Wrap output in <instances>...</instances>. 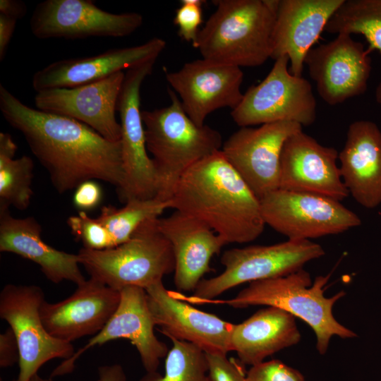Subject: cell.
Segmentation results:
<instances>
[{
  "mask_svg": "<svg viewBox=\"0 0 381 381\" xmlns=\"http://www.w3.org/2000/svg\"><path fill=\"white\" fill-rule=\"evenodd\" d=\"M0 111L24 136L59 193L98 179L116 188L123 183L121 142L107 140L88 126L34 109L0 84Z\"/></svg>",
  "mask_w": 381,
  "mask_h": 381,
  "instance_id": "1",
  "label": "cell"
},
{
  "mask_svg": "<svg viewBox=\"0 0 381 381\" xmlns=\"http://www.w3.org/2000/svg\"><path fill=\"white\" fill-rule=\"evenodd\" d=\"M169 201L171 208L202 222L226 244L253 241L265 226L260 200L221 150L190 167Z\"/></svg>",
  "mask_w": 381,
  "mask_h": 381,
  "instance_id": "2",
  "label": "cell"
},
{
  "mask_svg": "<svg viewBox=\"0 0 381 381\" xmlns=\"http://www.w3.org/2000/svg\"><path fill=\"white\" fill-rule=\"evenodd\" d=\"M193 47L203 59L255 67L271 56V37L278 0H218Z\"/></svg>",
  "mask_w": 381,
  "mask_h": 381,
  "instance_id": "3",
  "label": "cell"
},
{
  "mask_svg": "<svg viewBox=\"0 0 381 381\" xmlns=\"http://www.w3.org/2000/svg\"><path fill=\"white\" fill-rule=\"evenodd\" d=\"M171 104L143 110L147 152L157 179L155 198L169 201L183 174L203 158L220 150L222 140L215 129L196 125L183 109L180 99L168 89Z\"/></svg>",
  "mask_w": 381,
  "mask_h": 381,
  "instance_id": "4",
  "label": "cell"
},
{
  "mask_svg": "<svg viewBox=\"0 0 381 381\" xmlns=\"http://www.w3.org/2000/svg\"><path fill=\"white\" fill-rule=\"evenodd\" d=\"M329 276H318L313 282L303 268L286 276L258 280L224 303L234 308L267 306L280 308L305 322L313 330L316 349L324 355L331 339H352L355 332L341 324L333 314L335 303L346 293L339 291L331 297L325 296Z\"/></svg>",
  "mask_w": 381,
  "mask_h": 381,
  "instance_id": "5",
  "label": "cell"
},
{
  "mask_svg": "<svg viewBox=\"0 0 381 381\" xmlns=\"http://www.w3.org/2000/svg\"><path fill=\"white\" fill-rule=\"evenodd\" d=\"M157 220L144 222L128 241L116 247L100 250L82 248L77 253L80 265L90 278L118 291L128 286L145 289L162 281L174 271L175 260Z\"/></svg>",
  "mask_w": 381,
  "mask_h": 381,
  "instance_id": "6",
  "label": "cell"
},
{
  "mask_svg": "<svg viewBox=\"0 0 381 381\" xmlns=\"http://www.w3.org/2000/svg\"><path fill=\"white\" fill-rule=\"evenodd\" d=\"M322 246L310 240H289L272 245H253L224 252V270L198 284L190 300L205 303L244 283L283 277L303 269L325 255Z\"/></svg>",
  "mask_w": 381,
  "mask_h": 381,
  "instance_id": "7",
  "label": "cell"
},
{
  "mask_svg": "<svg viewBox=\"0 0 381 381\" xmlns=\"http://www.w3.org/2000/svg\"><path fill=\"white\" fill-rule=\"evenodd\" d=\"M274 61L267 75L249 87L231 110V116L240 127L279 121L296 122L303 127L315 122L317 103L310 83L289 71L287 56Z\"/></svg>",
  "mask_w": 381,
  "mask_h": 381,
  "instance_id": "8",
  "label": "cell"
},
{
  "mask_svg": "<svg viewBox=\"0 0 381 381\" xmlns=\"http://www.w3.org/2000/svg\"><path fill=\"white\" fill-rule=\"evenodd\" d=\"M265 225L289 240H311L344 233L361 219L341 202L308 193L277 189L260 200Z\"/></svg>",
  "mask_w": 381,
  "mask_h": 381,
  "instance_id": "9",
  "label": "cell"
},
{
  "mask_svg": "<svg viewBox=\"0 0 381 381\" xmlns=\"http://www.w3.org/2000/svg\"><path fill=\"white\" fill-rule=\"evenodd\" d=\"M156 60L127 70L117 103L121 126L123 183L117 189L121 201L157 197V179L149 156L140 110V88Z\"/></svg>",
  "mask_w": 381,
  "mask_h": 381,
  "instance_id": "10",
  "label": "cell"
},
{
  "mask_svg": "<svg viewBox=\"0 0 381 381\" xmlns=\"http://www.w3.org/2000/svg\"><path fill=\"white\" fill-rule=\"evenodd\" d=\"M45 301L36 285L6 284L0 293V317L14 332L19 347L18 381H28L47 362L69 359L75 352L71 342L56 339L45 329L40 308Z\"/></svg>",
  "mask_w": 381,
  "mask_h": 381,
  "instance_id": "11",
  "label": "cell"
},
{
  "mask_svg": "<svg viewBox=\"0 0 381 381\" xmlns=\"http://www.w3.org/2000/svg\"><path fill=\"white\" fill-rule=\"evenodd\" d=\"M143 21L140 13H109L92 0H45L35 6L30 28L42 40L123 37L133 33Z\"/></svg>",
  "mask_w": 381,
  "mask_h": 381,
  "instance_id": "12",
  "label": "cell"
},
{
  "mask_svg": "<svg viewBox=\"0 0 381 381\" xmlns=\"http://www.w3.org/2000/svg\"><path fill=\"white\" fill-rule=\"evenodd\" d=\"M301 130V124L291 121L241 127L223 143L221 151L260 200L279 188L284 145L291 135Z\"/></svg>",
  "mask_w": 381,
  "mask_h": 381,
  "instance_id": "13",
  "label": "cell"
},
{
  "mask_svg": "<svg viewBox=\"0 0 381 381\" xmlns=\"http://www.w3.org/2000/svg\"><path fill=\"white\" fill-rule=\"evenodd\" d=\"M120 293L119 305L105 326L69 359L56 367L52 377L71 373L75 361L84 352L118 339H128L135 347L146 373L157 371L161 358L166 357L169 350L155 334L156 325L148 306L146 291L140 286H128L120 290Z\"/></svg>",
  "mask_w": 381,
  "mask_h": 381,
  "instance_id": "14",
  "label": "cell"
},
{
  "mask_svg": "<svg viewBox=\"0 0 381 381\" xmlns=\"http://www.w3.org/2000/svg\"><path fill=\"white\" fill-rule=\"evenodd\" d=\"M370 52L348 34H338L309 51L305 65L327 104L337 105L365 92L371 71Z\"/></svg>",
  "mask_w": 381,
  "mask_h": 381,
  "instance_id": "15",
  "label": "cell"
},
{
  "mask_svg": "<svg viewBox=\"0 0 381 381\" xmlns=\"http://www.w3.org/2000/svg\"><path fill=\"white\" fill-rule=\"evenodd\" d=\"M124 77L121 71L87 85L40 91L35 104L39 110L80 121L108 140L120 141L116 111Z\"/></svg>",
  "mask_w": 381,
  "mask_h": 381,
  "instance_id": "16",
  "label": "cell"
},
{
  "mask_svg": "<svg viewBox=\"0 0 381 381\" xmlns=\"http://www.w3.org/2000/svg\"><path fill=\"white\" fill-rule=\"evenodd\" d=\"M166 79L179 95L186 114L199 126L205 125V119L212 111L222 107L236 108L243 95L241 68L203 59L167 73Z\"/></svg>",
  "mask_w": 381,
  "mask_h": 381,
  "instance_id": "17",
  "label": "cell"
},
{
  "mask_svg": "<svg viewBox=\"0 0 381 381\" xmlns=\"http://www.w3.org/2000/svg\"><path fill=\"white\" fill-rule=\"evenodd\" d=\"M339 152L303 131L285 142L280 159L279 188L341 202L349 195L337 162Z\"/></svg>",
  "mask_w": 381,
  "mask_h": 381,
  "instance_id": "18",
  "label": "cell"
},
{
  "mask_svg": "<svg viewBox=\"0 0 381 381\" xmlns=\"http://www.w3.org/2000/svg\"><path fill=\"white\" fill-rule=\"evenodd\" d=\"M145 291L155 325L168 338L191 343L205 353L231 351L234 324L181 301L165 288L162 281Z\"/></svg>",
  "mask_w": 381,
  "mask_h": 381,
  "instance_id": "19",
  "label": "cell"
},
{
  "mask_svg": "<svg viewBox=\"0 0 381 381\" xmlns=\"http://www.w3.org/2000/svg\"><path fill=\"white\" fill-rule=\"evenodd\" d=\"M120 291L90 278L68 298L42 303L41 318L48 333L68 342L97 334L116 310Z\"/></svg>",
  "mask_w": 381,
  "mask_h": 381,
  "instance_id": "20",
  "label": "cell"
},
{
  "mask_svg": "<svg viewBox=\"0 0 381 381\" xmlns=\"http://www.w3.org/2000/svg\"><path fill=\"white\" fill-rule=\"evenodd\" d=\"M166 44L163 39L153 37L137 46L109 49L90 56L58 60L36 71L32 78V86L38 92L95 83L123 70L157 60Z\"/></svg>",
  "mask_w": 381,
  "mask_h": 381,
  "instance_id": "21",
  "label": "cell"
},
{
  "mask_svg": "<svg viewBox=\"0 0 381 381\" xmlns=\"http://www.w3.org/2000/svg\"><path fill=\"white\" fill-rule=\"evenodd\" d=\"M344 0H278L271 56H286L289 71L302 76L306 57Z\"/></svg>",
  "mask_w": 381,
  "mask_h": 381,
  "instance_id": "22",
  "label": "cell"
},
{
  "mask_svg": "<svg viewBox=\"0 0 381 381\" xmlns=\"http://www.w3.org/2000/svg\"><path fill=\"white\" fill-rule=\"evenodd\" d=\"M157 223L172 248L176 289L193 291L203 276L211 271L212 258L226 242L202 222L178 210L157 218Z\"/></svg>",
  "mask_w": 381,
  "mask_h": 381,
  "instance_id": "23",
  "label": "cell"
},
{
  "mask_svg": "<svg viewBox=\"0 0 381 381\" xmlns=\"http://www.w3.org/2000/svg\"><path fill=\"white\" fill-rule=\"evenodd\" d=\"M339 170L349 195L361 206L381 204V131L371 121L352 122L339 152Z\"/></svg>",
  "mask_w": 381,
  "mask_h": 381,
  "instance_id": "24",
  "label": "cell"
},
{
  "mask_svg": "<svg viewBox=\"0 0 381 381\" xmlns=\"http://www.w3.org/2000/svg\"><path fill=\"white\" fill-rule=\"evenodd\" d=\"M42 226L32 217H13L9 208L0 207V251L12 253L37 264L47 279L54 284L66 280L77 286L86 279L78 254L59 250L46 243Z\"/></svg>",
  "mask_w": 381,
  "mask_h": 381,
  "instance_id": "25",
  "label": "cell"
},
{
  "mask_svg": "<svg viewBox=\"0 0 381 381\" xmlns=\"http://www.w3.org/2000/svg\"><path fill=\"white\" fill-rule=\"evenodd\" d=\"M301 339L296 318L280 308L267 306L234 325L231 346L241 363L253 366L296 345Z\"/></svg>",
  "mask_w": 381,
  "mask_h": 381,
  "instance_id": "26",
  "label": "cell"
},
{
  "mask_svg": "<svg viewBox=\"0 0 381 381\" xmlns=\"http://www.w3.org/2000/svg\"><path fill=\"white\" fill-rule=\"evenodd\" d=\"M17 145L8 133H0V207L23 210L33 195L34 163L23 155L14 159Z\"/></svg>",
  "mask_w": 381,
  "mask_h": 381,
  "instance_id": "27",
  "label": "cell"
},
{
  "mask_svg": "<svg viewBox=\"0 0 381 381\" xmlns=\"http://www.w3.org/2000/svg\"><path fill=\"white\" fill-rule=\"evenodd\" d=\"M332 34H360L381 54V0H344L328 21Z\"/></svg>",
  "mask_w": 381,
  "mask_h": 381,
  "instance_id": "28",
  "label": "cell"
},
{
  "mask_svg": "<svg viewBox=\"0 0 381 381\" xmlns=\"http://www.w3.org/2000/svg\"><path fill=\"white\" fill-rule=\"evenodd\" d=\"M169 208L170 201L157 198L132 200L121 208L111 205L103 206L97 218L107 229L116 247L128 241L144 222L160 217Z\"/></svg>",
  "mask_w": 381,
  "mask_h": 381,
  "instance_id": "29",
  "label": "cell"
},
{
  "mask_svg": "<svg viewBox=\"0 0 381 381\" xmlns=\"http://www.w3.org/2000/svg\"><path fill=\"white\" fill-rule=\"evenodd\" d=\"M173 346L164 363V373H146L138 381H210L205 352L191 343L170 339Z\"/></svg>",
  "mask_w": 381,
  "mask_h": 381,
  "instance_id": "30",
  "label": "cell"
},
{
  "mask_svg": "<svg viewBox=\"0 0 381 381\" xmlns=\"http://www.w3.org/2000/svg\"><path fill=\"white\" fill-rule=\"evenodd\" d=\"M67 224L75 239L82 243L83 248L96 250L114 248L107 229L97 217L92 218L85 212L69 217Z\"/></svg>",
  "mask_w": 381,
  "mask_h": 381,
  "instance_id": "31",
  "label": "cell"
},
{
  "mask_svg": "<svg viewBox=\"0 0 381 381\" xmlns=\"http://www.w3.org/2000/svg\"><path fill=\"white\" fill-rule=\"evenodd\" d=\"M181 6L176 9L174 23L178 26L179 35L192 44L195 42L199 27L202 22V6L205 1L182 0Z\"/></svg>",
  "mask_w": 381,
  "mask_h": 381,
  "instance_id": "32",
  "label": "cell"
},
{
  "mask_svg": "<svg viewBox=\"0 0 381 381\" xmlns=\"http://www.w3.org/2000/svg\"><path fill=\"white\" fill-rule=\"evenodd\" d=\"M246 381H306L302 373L280 360L263 361L251 366Z\"/></svg>",
  "mask_w": 381,
  "mask_h": 381,
  "instance_id": "33",
  "label": "cell"
},
{
  "mask_svg": "<svg viewBox=\"0 0 381 381\" xmlns=\"http://www.w3.org/2000/svg\"><path fill=\"white\" fill-rule=\"evenodd\" d=\"M210 381H246L244 365L222 353H205Z\"/></svg>",
  "mask_w": 381,
  "mask_h": 381,
  "instance_id": "34",
  "label": "cell"
},
{
  "mask_svg": "<svg viewBox=\"0 0 381 381\" xmlns=\"http://www.w3.org/2000/svg\"><path fill=\"white\" fill-rule=\"evenodd\" d=\"M102 199L100 186L93 180L83 182L75 190L73 202L81 211L91 210L97 207Z\"/></svg>",
  "mask_w": 381,
  "mask_h": 381,
  "instance_id": "35",
  "label": "cell"
},
{
  "mask_svg": "<svg viewBox=\"0 0 381 381\" xmlns=\"http://www.w3.org/2000/svg\"><path fill=\"white\" fill-rule=\"evenodd\" d=\"M19 347L11 327L0 334V366L8 368L19 361Z\"/></svg>",
  "mask_w": 381,
  "mask_h": 381,
  "instance_id": "36",
  "label": "cell"
},
{
  "mask_svg": "<svg viewBox=\"0 0 381 381\" xmlns=\"http://www.w3.org/2000/svg\"><path fill=\"white\" fill-rule=\"evenodd\" d=\"M17 20L0 13V61H3L14 33Z\"/></svg>",
  "mask_w": 381,
  "mask_h": 381,
  "instance_id": "37",
  "label": "cell"
},
{
  "mask_svg": "<svg viewBox=\"0 0 381 381\" xmlns=\"http://www.w3.org/2000/svg\"><path fill=\"white\" fill-rule=\"evenodd\" d=\"M26 4L19 0H1L0 13L18 20L23 18L27 13Z\"/></svg>",
  "mask_w": 381,
  "mask_h": 381,
  "instance_id": "38",
  "label": "cell"
},
{
  "mask_svg": "<svg viewBox=\"0 0 381 381\" xmlns=\"http://www.w3.org/2000/svg\"><path fill=\"white\" fill-rule=\"evenodd\" d=\"M97 381H126L127 377L120 364L104 365L97 368Z\"/></svg>",
  "mask_w": 381,
  "mask_h": 381,
  "instance_id": "39",
  "label": "cell"
},
{
  "mask_svg": "<svg viewBox=\"0 0 381 381\" xmlns=\"http://www.w3.org/2000/svg\"><path fill=\"white\" fill-rule=\"evenodd\" d=\"M11 381H18L17 379ZM28 381H53L52 378H44L40 376L38 373L34 375Z\"/></svg>",
  "mask_w": 381,
  "mask_h": 381,
  "instance_id": "40",
  "label": "cell"
},
{
  "mask_svg": "<svg viewBox=\"0 0 381 381\" xmlns=\"http://www.w3.org/2000/svg\"><path fill=\"white\" fill-rule=\"evenodd\" d=\"M375 100L381 104V83L377 86L375 90Z\"/></svg>",
  "mask_w": 381,
  "mask_h": 381,
  "instance_id": "41",
  "label": "cell"
}]
</instances>
